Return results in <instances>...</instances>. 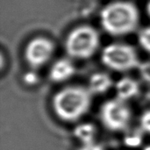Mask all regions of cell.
Returning a JSON list of instances; mask_svg holds the SVG:
<instances>
[{
  "instance_id": "cell-1",
  "label": "cell",
  "mask_w": 150,
  "mask_h": 150,
  "mask_svg": "<svg viewBox=\"0 0 150 150\" xmlns=\"http://www.w3.org/2000/svg\"><path fill=\"white\" fill-rule=\"evenodd\" d=\"M91 102L92 94L87 87L67 86L54 95L52 108L61 120L76 122L87 114L91 106Z\"/></svg>"
},
{
  "instance_id": "cell-2",
  "label": "cell",
  "mask_w": 150,
  "mask_h": 150,
  "mask_svg": "<svg viewBox=\"0 0 150 150\" xmlns=\"http://www.w3.org/2000/svg\"><path fill=\"white\" fill-rule=\"evenodd\" d=\"M140 12L134 4L120 0L106 4L100 12V24L108 34L126 36L139 26Z\"/></svg>"
},
{
  "instance_id": "cell-3",
  "label": "cell",
  "mask_w": 150,
  "mask_h": 150,
  "mask_svg": "<svg viewBox=\"0 0 150 150\" xmlns=\"http://www.w3.org/2000/svg\"><path fill=\"white\" fill-rule=\"evenodd\" d=\"M100 36L98 32L91 25H79L72 29L65 40L67 54L77 60H87L98 50Z\"/></svg>"
},
{
  "instance_id": "cell-4",
  "label": "cell",
  "mask_w": 150,
  "mask_h": 150,
  "mask_svg": "<svg viewBox=\"0 0 150 150\" xmlns=\"http://www.w3.org/2000/svg\"><path fill=\"white\" fill-rule=\"evenodd\" d=\"M101 61L105 67L117 72H127L141 65L134 47L121 42L105 46L101 52Z\"/></svg>"
},
{
  "instance_id": "cell-5",
  "label": "cell",
  "mask_w": 150,
  "mask_h": 150,
  "mask_svg": "<svg viewBox=\"0 0 150 150\" xmlns=\"http://www.w3.org/2000/svg\"><path fill=\"white\" fill-rule=\"evenodd\" d=\"M103 126L112 132L125 131L132 120V111L126 101L118 98L105 102L99 111Z\"/></svg>"
},
{
  "instance_id": "cell-6",
  "label": "cell",
  "mask_w": 150,
  "mask_h": 150,
  "mask_svg": "<svg viewBox=\"0 0 150 150\" xmlns=\"http://www.w3.org/2000/svg\"><path fill=\"white\" fill-rule=\"evenodd\" d=\"M54 50V43L50 39L38 36L26 44L24 57L26 63L35 69L45 66L53 57Z\"/></svg>"
},
{
  "instance_id": "cell-7",
  "label": "cell",
  "mask_w": 150,
  "mask_h": 150,
  "mask_svg": "<svg viewBox=\"0 0 150 150\" xmlns=\"http://www.w3.org/2000/svg\"><path fill=\"white\" fill-rule=\"evenodd\" d=\"M76 73V66L69 58L56 60L49 69V77L54 83H63L69 80Z\"/></svg>"
},
{
  "instance_id": "cell-8",
  "label": "cell",
  "mask_w": 150,
  "mask_h": 150,
  "mask_svg": "<svg viewBox=\"0 0 150 150\" xmlns=\"http://www.w3.org/2000/svg\"><path fill=\"white\" fill-rule=\"evenodd\" d=\"M114 88L117 98L126 102L135 98L140 92L138 82L129 76L122 77L117 81Z\"/></svg>"
},
{
  "instance_id": "cell-9",
  "label": "cell",
  "mask_w": 150,
  "mask_h": 150,
  "mask_svg": "<svg viewBox=\"0 0 150 150\" xmlns=\"http://www.w3.org/2000/svg\"><path fill=\"white\" fill-rule=\"evenodd\" d=\"M112 86L113 81L109 74L96 72L90 76L87 88L92 95H101L108 92Z\"/></svg>"
},
{
  "instance_id": "cell-10",
  "label": "cell",
  "mask_w": 150,
  "mask_h": 150,
  "mask_svg": "<svg viewBox=\"0 0 150 150\" xmlns=\"http://www.w3.org/2000/svg\"><path fill=\"white\" fill-rule=\"evenodd\" d=\"M97 134L96 127L89 122L78 124L74 129V135L81 144L90 143L95 142Z\"/></svg>"
},
{
  "instance_id": "cell-11",
  "label": "cell",
  "mask_w": 150,
  "mask_h": 150,
  "mask_svg": "<svg viewBox=\"0 0 150 150\" xmlns=\"http://www.w3.org/2000/svg\"><path fill=\"white\" fill-rule=\"evenodd\" d=\"M138 43L141 47L150 54V26L142 28L138 33Z\"/></svg>"
},
{
  "instance_id": "cell-12",
  "label": "cell",
  "mask_w": 150,
  "mask_h": 150,
  "mask_svg": "<svg viewBox=\"0 0 150 150\" xmlns=\"http://www.w3.org/2000/svg\"><path fill=\"white\" fill-rule=\"evenodd\" d=\"M140 129L145 133L150 134V109L146 110L140 117Z\"/></svg>"
},
{
  "instance_id": "cell-13",
  "label": "cell",
  "mask_w": 150,
  "mask_h": 150,
  "mask_svg": "<svg viewBox=\"0 0 150 150\" xmlns=\"http://www.w3.org/2000/svg\"><path fill=\"white\" fill-rule=\"evenodd\" d=\"M77 150H104L102 145L97 143L96 142L82 144Z\"/></svg>"
},
{
  "instance_id": "cell-14",
  "label": "cell",
  "mask_w": 150,
  "mask_h": 150,
  "mask_svg": "<svg viewBox=\"0 0 150 150\" xmlns=\"http://www.w3.org/2000/svg\"><path fill=\"white\" fill-rule=\"evenodd\" d=\"M24 82L26 84H35L38 82V76L34 72H28L24 76Z\"/></svg>"
},
{
  "instance_id": "cell-15",
  "label": "cell",
  "mask_w": 150,
  "mask_h": 150,
  "mask_svg": "<svg viewBox=\"0 0 150 150\" xmlns=\"http://www.w3.org/2000/svg\"><path fill=\"white\" fill-rule=\"evenodd\" d=\"M146 10H147V13H148V15L149 16V18H150V0L148 2V4H147V8H146Z\"/></svg>"
}]
</instances>
